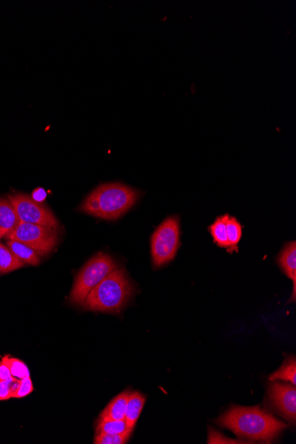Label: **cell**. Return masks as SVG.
<instances>
[{
  "instance_id": "cell-22",
  "label": "cell",
  "mask_w": 296,
  "mask_h": 444,
  "mask_svg": "<svg viewBox=\"0 0 296 444\" xmlns=\"http://www.w3.org/2000/svg\"><path fill=\"white\" fill-rule=\"evenodd\" d=\"M33 390L34 386L31 381V375L27 376V377L20 379L19 385H18V388L16 393H14L13 399H23V397L31 395V394L33 392Z\"/></svg>"
},
{
  "instance_id": "cell-7",
  "label": "cell",
  "mask_w": 296,
  "mask_h": 444,
  "mask_svg": "<svg viewBox=\"0 0 296 444\" xmlns=\"http://www.w3.org/2000/svg\"><path fill=\"white\" fill-rule=\"evenodd\" d=\"M7 199L13 204L21 222L43 225L56 230L59 227V222L52 211L42 203L36 202L31 197L17 193L7 196Z\"/></svg>"
},
{
  "instance_id": "cell-13",
  "label": "cell",
  "mask_w": 296,
  "mask_h": 444,
  "mask_svg": "<svg viewBox=\"0 0 296 444\" xmlns=\"http://www.w3.org/2000/svg\"><path fill=\"white\" fill-rule=\"evenodd\" d=\"M7 247H9L11 251L16 256L17 259L23 264L37 266L39 263H41V259H39L38 256L39 254L36 252L34 249L30 248V247L23 244V243L14 241V239H9Z\"/></svg>"
},
{
  "instance_id": "cell-19",
  "label": "cell",
  "mask_w": 296,
  "mask_h": 444,
  "mask_svg": "<svg viewBox=\"0 0 296 444\" xmlns=\"http://www.w3.org/2000/svg\"><path fill=\"white\" fill-rule=\"evenodd\" d=\"M1 361L9 368L14 378L21 379L31 375L26 364L16 357L5 356L2 357Z\"/></svg>"
},
{
  "instance_id": "cell-24",
  "label": "cell",
  "mask_w": 296,
  "mask_h": 444,
  "mask_svg": "<svg viewBox=\"0 0 296 444\" xmlns=\"http://www.w3.org/2000/svg\"><path fill=\"white\" fill-rule=\"evenodd\" d=\"M13 378L14 377L12 374H11L9 368L7 367V365L5 363L0 361V381H9V379Z\"/></svg>"
},
{
  "instance_id": "cell-10",
  "label": "cell",
  "mask_w": 296,
  "mask_h": 444,
  "mask_svg": "<svg viewBox=\"0 0 296 444\" xmlns=\"http://www.w3.org/2000/svg\"><path fill=\"white\" fill-rule=\"evenodd\" d=\"M130 391L119 394L111 400L100 415L101 420L122 421L125 420L126 407L129 399Z\"/></svg>"
},
{
  "instance_id": "cell-16",
  "label": "cell",
  "mask_w": 296,
  "mask_h": 444,
  "mask_svg": "<svg viewBox=\"0 0 296 444\" xmlns=\"http://www.w3.org/2000/svg\"><path fill=\"white\" fill-rule=\"evenodd\" d=\"M227 238L229 242V253L238 252V244L243 237V225L236 220V217H230L226 221Z\"/></svg>"
},
{
  "instance_id": "cell-12",
  "label": "cell",
  "mask_w": 296,
  "mask_h": 444,
  "mask_svg": "<svg viewBox=\"0 0 296 444\" xmlns=\"http://www.w3.org/2000/svg\"><path fill=\"white\" fill-rule=\"evenodd\" d=\"M145 404L146 397L142 393L130 392L125 421L131 431L135 428Z\"/></svg>"
},
{
  "instance_id": "cell-3",
  "label": "cell",
  "mask_w": 296,
  "mask_h": 444,
  "mask_svg": "<svg viewBox=\"0 0 296 444\" xmlns=\"http://www.w3.org/2000/svg\"><path fill=\"white\" fill-rule=\"evenodd\" d=\"M133 292L134 288L125 270L117 268L89 293L82 306L89 310L119 314Z\"/></svg>"
},
{
  "instance_id": "cell-5",
  "label": "cell",
  "mask_w": 296,
  "mask_h": 444,
  "mask_svg": "<svg viewBox=\"0 0 296 444\" xmlns=\"http://www.w3.org/2000/svg\"><path fill=\"white\" fill-rule=\"evenodd\" d=\"M179 220L168 217L159 225L151 239V254L154 268L171 262L179 248Z\"/></svg>"
},
{
  "instance_id": "cell-4",
  "label": "cell",
  "mask_w": 296,
  "mask_h": 444,
  "mask_svg": "<svg viewBox=\"0 0 296 444\" xmlns=\"http://www.w3.org/2000/svg\"><path fill=\"white\" fill-rule=\"evenodd\" d=\"M117 268L118 264L110 256L97 254L78 272L70 293V302L83 305L89 293Z\"/></svg>"
},
{
  "instance_id": "cell-18",
  "label": "cell",
  "mask_w": 296,
  "mask_h": 444,
  "mask_svg": "<svg viewBox=\"0 0 296 444\" xmlns=\"http://www.w3.org/2000/svg\"><path fill=\"white\" fill-rule=\"evenodd\" d=\"M131 431L128 428L127 423L125 420L113 421V420H101L100 418L98 424H97V434H108L119 435Z\"/></svg>"
},
{
  "instance_id": "cell-14",
  "label": "cell",
  "mask_w": 296,
  "mask_h": 444,
  "mask_svg": "<svg viewBox=\"0 0 296 444\" xmlns=\"http://www.w3.org/2000/svg\"><path fill=\"white\" fill-rule=\"evenodd\" d=\"M228 214L218 217L216 218L214 223L208 227V231L211 232L213 241H214L216 244L220 247V248L226 249L227 251H228L229 249V242L228 238H227L226 232V221L228 220Z\"/></svg>"
},
{
  "instance_id": "cell-17",
  "label": "cell",
  "mask_w": 296,
  "mask_h": 444,
  "mask_svg": "<svg viewBox=\"0 0 296 444\" xmlns=\"http://www.w3.org/2000/svg\"><path fill=\"white\" fill-rule=\"evenodd\" d=\"M24 264L17 259L16 256L11 251L9 247L0 243V271L3 274L11 272L23 267Z\"/></svg>"
},
{
  "instance_id": "cell-2",
  "label": "cell",
  "mask_w": 296,
  "mask_h": 444,
  "mask_svg": "<svg viewBox=\"0 0 296 444\" xmlns=\"http://www.w3.org/2000/svg\"><path fill=\"white\" fill-rule=\"evenodd\" d=\"M139 195L138 190L120 183H110L93 190L79 210L101 220H115L135 205Z\"/></svg>"
},
{
  "instance_id": "cell-9",
  "label": "cell",
  "mask_w": 296,
  "mask_h": 444,
  "mask_svg": "<svg viewBox=\"0 0 296 444\" xmlns=\"http://www.w3.org/2000/svg\"><path fill=\"white\" fill-rule=\"evenodd\" d=\"M278 263L282 269L285 274L294 282L293 297L290 299V302L295 300V286H296V244L295 242L287 243L281 251Z\"/></svg>"
},
{
  "instance_id": "cell-15",
  "label": "cell",
  "mask_w": 296,
  "mask_h": 444,
  "mask_svg": "<svg viewBox=\"0 0 296 444\" xmlns=\"http://www.w3.org/2000/svg\"><path fill=\"white\" fill-rule=\"evenodd\" d=\"M270 381H284L296 385V360L295 357H290L284 362L279 370L270 376Z\"/></svg>"
},
{
  "instance_id": "cell-20",
  "label": "cell",
  "mask_w": 296,
  "mask_h": 444,
  "mask_svg": "<svg viewBox=\"0 0 296 444\" xmlns=\"http://www.w3.org/2000/svg\"><path fill=\"white\" fill-rule=\"evenodd\" d=\"M132 431L119 435L96 434L93 443L95 444H125L129 441Z\"/></svg>"
},
{
  "instance_id": "cell-23",
  "label": "cell",
  "mask_w": 296,
  "mask_h": 444,
  "mask_svg": "<svg viewBox=\"0 0 296 444\" xmlns=\"http://www.w3.org/2000/svg\"><path fill=\"white\" fill-rule=\"evenodd\" d=\"M208 443H247L243 441H236V440L223 438L222 435L214 431H209Z\"/></svg>"
},
{
  "instance_id": "cell-25",
  "label": "cell",
  "mask_w": 296,
  "mask_h": 444,
  "mask_svg": "<svg viewBox=\"0 0 296 444\" xmlns=\"http://www.w3.org/2000/svg\"><path fill=\"white\" fill-rule=\"evenodd\" d=\"M31 198L36 200V202L41 203L46 198V193L43 188L36 189L33 193H32Z\"/></svg>"
},
{
  "instance_id": "cell-1",
  "label": "cell",
  "mask_w": 296,
  "mask_h": 444,
  "mask_svg": "<svg viewBox=\"0 0 296 444\" xmlns=\"http://www.w3.org/2000/svg\"><path fill=\"white\" fill-rule=\"evenodd\" d=\"M216 423L239 438L266 443L273 442L287 428L282 421L258 406L231 408Z\"/></svg>"
},
{
  "instance_id": "cell-26",
  "label": "cell",
  "mask_w": 296,
  "mask_h": 444,
  "mask_svg": "<svg viewBox=\"0 0 296 444\" xmlns=\"http://www.w3.org/2000/svg\"><path fill=\"white\" fill-rule=\"evenodd\" d=\"M5 236H6L5 234H4V232L1 230H0V239L5 237Z\"/></svg>"
},
{
  "instance_id": "cell-21",
  "label": "cell",
  "mask_w": 296,
  "mask_h": 444,
  "mask_svg": "<svg viewBox=\"0 0 296 444\" xmlns=\"http://www.w3.org/2000/svg\"><path fill=\"white\" fill-rule=\"evenodd\" d=\"M20 379L13 378L9 381H0V401L13 399L19 385Z\"/></svg>"
},
{
  "instance_id": "cell-8",
  "label": "cell",
  "mask_w": 296,
  "mask_h": 444,
  "mask_svg": "<svg viewBox=\"0 0 296 444\" xmlns=\"http://www.w3.org/2000/svg\"><path fill=\"white\" fill-rule=\"evenodd\" d=\"M269 403L290 422L296 420V389L293 384L273 383L269 388Z\"/></svg>"
},
{
  "instance_id": "cell-11",
  "label": "cell",
  "mask_w": 296,
  "mask_h": 444,
  "mask_svg": "<svg viewBox=\"0 0 296 444\" xmlns=\"http://www.w3.org/2000/svg\"><path fill=\"white\" fill-rule=\"evenodd\" d=\"M16 209L9 199L0 198V230L5 237L12 232L20 224Z\"/></svg>"
},
{
  "instance_id": "cell-6",
  "label": "cell",
  "mask_w": 296,
  "mask_h": 444,
  "mask_svg": "<svg viewBox=\"0 0 296 444\" xmlns=\"http://www.w3.org/2000/svg\"><path fill=\"white\" fill-rule=\"evenodd\" d=\"M6 238L23 243L34 249L39 255H46L53 251L59 239L56 229L23 222H20Z\"/></svg>"
}]
</instances>
